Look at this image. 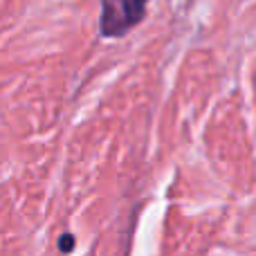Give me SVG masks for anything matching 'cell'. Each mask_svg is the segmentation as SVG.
I'll list each match as a JSON object with an SVG mask.
<instances>
[{"instance_id":"6da1fadb","label":"cell","mask_w":256,"mask_h":256,"mask_svg":"<svg viewBox=\"0 0 256 256\" xmlns=\"http://www.w3.org/2000/svg\"><path fill=\"white\" fill-rule=\"evenodd\" d=\"M150 0H102V20L99 30L106 38L126 36L146 16Z\"/></svg>"},{"instance_id":"7a4b0ae2","label":"cell","mask_w":256,"mask_h":256,"mask_svg":"<svg viewBox=\"0 0 256 256\" xmlns=\"http://www.w3.org/2000/svg\"><path fill=\"white\" fill-rule=\"evenodd\" d=\"M58 248H61V252H72V248H74V236L63 234L61 238H58Z\"/></svg>"}]
</instances>
